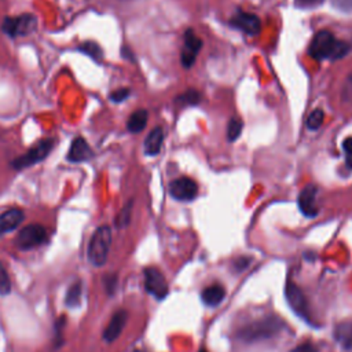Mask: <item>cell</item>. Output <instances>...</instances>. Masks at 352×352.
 Returning a JSON list of instances; mask_svg holds the SVG:
<instances>
[{
	"label": "cell",
	"mask_w": 352,
	"mask_h": 352,
	"mask_svg": "<svg viewBox=\"0 0 352 352\" xmlns=\"http://www.w3.org/2000/svg\"><path fill=\"white\" fill-rule=\"evenodd\" d=\"M81 293H83V285L81 281H76L73 282L68 292H66V297H65V303L69 308H75L79 307L80 300H81Z\"/></svg>",
	"instance_id": "ffe728a7"
},
{
	"label": "cell",
	"mask_w": 352,
	"mask_h": 352,
	"mask_svg": "<svg viewBox=\"0 0 352 352\" xmlns=\"http://www.w3.org/2000/svg\"><path fill=\"white\" fill-rule=\"evenodd\" d=\"M164 144V131L161 127H156L150 131L148 138L145 139V153L148 156H157L161 152Z\"/></svg>",
	"instance_id": "2e32d148"
},
{
	"label": "cell",
	"mask_w": 352,
	"mask_h": 352,
	"mask_svg": "<svg viewBox=\"0 0 352 352\" xmlns=\"http://www.w3.org/2000/svg\"><path fill=\"white\" fill-rule=\"evenodd\" d=\"M280 329V322L277 319H265L260 322H256L251 326H247L240 337L244 338L245 341H254V340H260L273 336L277 333Z\"/></svg>",
	"instance_id": "52a82bcc"
},
{
	"label": "cell",
	"mask_w": 352,
	"mask_h": 352,
	"mask_svg": "<svg viewBox=\"0 0 352 352\" xmlns=\"http://www.w3.org/2000/svg\"><path fill=\"white\" fill-rule=\"evenodd\" d=\"M131 215H133V201L127 202L123 209L120 211V213L117 215L116 217V226L119 228H124L130 224L131 221Z\"/></svg>",
	"instance_id": "603a6c76"
},
{
	"label": "cell",
	"mask_w": 352,
	"mask_h": 352,
	"mask_svg": "<svg viewBox=\"0 0 352 352\" xmlns=\"http://www.w3.org/2000/svg\"><path fill=\"white\" fill-rule=\"evenodd\" d=\"M128 319V314L124 310H119L117 312L113 314V316L110 318L105 331H103V340L106 342H113L117 338L120 337V334L123 333L126 323Z\"/></svg>",
	"instance_id": "4fadbf2b"
},
{
	"label": "cell",
	"mask_w": 352,
	"mask_h": 352,
	"mask_svg": "<svg viewBox=\"0 0 352 352\" xmlns=\"http://www.w3.org/2000/svg\"><path fill=\"white\" fill-rule=\"evenodd\" d=\"M38 28V18L33 14H23L18 17H8L2 24V31L12 39L28 36Z\"/></svg>",
	"instance_id": "3957f363"
},
{
	"label": "cell",
	"mask_w": 352,
	"mask_h": 352,
	"mask_svg": "<svg viewBox=\"0 0 352 352\" xmlns=\"http://www.w3.org/2000/svg\"><path fill=\"white\" fill-rule=\"evenodd\" d=\"M348 44L337 40L331 32L329 31H319L311 40L308 46V54L316 59H340L348 54Z\"/></svg>",
	"instance_id": "6da1fadb"
},
{
	"label": "cell",
	"mask_w": 352,
	"mask_h": 352,
	"mask_svg": "<svg viewBox=\"0 0 352 352\" xmlns=\"http://www.w3.org/2000/svg\"><path fill=\"white\" fill-rule=\"evenodd\" d=\"M53 148H54V139H43L38 142L35 146H32L25 154L17 157L12 165L14 170H25L35 164H39L49 157Z\"/></svg>",
	"instance_id": "277c9868"
},
{
	"label": "cell",
	"mask_w": 352,
	"mask_h": 352,
	"mask_svg": "<svg viewBox=\"0 0 352 352\" xmlns=\"http://www.w3.org/2000/svg\"><path fill=\"white\" fill-rule=\"evenodd\" d=\"M333 3L344 12L352 10V0H333Z\"/></svg>",
	"instance_id": "f546056e"
},
{
	"label": "cell",
	"mask_w": 352,
	"mask_h": 352,
	"mask_svg": "<svg viewBox=\"0 0 352 352\" xmlns=\"http://www.w3.org/2000/svg\"><path fill=\"white\" fill-rule=\"evenodd\" d=\"M334 338L342 348H352V321H345L334 327Z\"/></svg>",
	"instance_id": "e0dca14e"
},
{
	"label": "cell",
	"mask_w": 352,
	"mask_h": 352,
	"mask_svg": "<svg viewBox=\"0 0 352 352\" xmlns=\"http://www.w3.org/2000/svg\"><path fill=\"white\" fill-rule=\"evenodd\" d=\"M316 195H318V187L315 185H307L297 200L299 208L301 213L307 217H315L319 212L318 202H316Z\"/></svg>",
	"instance_id": "7c38bea8"
},
{
	"label": "cell",
	"mask_w": 352,
	"mask_h": 352,
	"mask_svg": "<svg viewBox=\"0 0 352 352\" xmlns=\"http://www.w3.org/2000/svg\"><path fill=\"white\" fill-rule=\"evenodd\" d=\"M25 215L21 209L13 208L0 215V234H6L16 230L24 220Z\"/></svg>",
	"instance_id": "9a60e30c"
},
{
	"label": "cell",
	"mask_w": 352,
	"mask_h": 352,
	"mask_svg": "<svg viewBox=\"0 0 352 352\" xmlns=\"http://www.w3.org/2000/svg\"><path fill=\"white\" fill-rule=\"evenodd\" d=\"M49 240L47 228L42 224H28L24 227L17 236V245L20 249L29 251L43 245Z\"/></svg>",
	"instance_id": "5b68a950"
},
{
	"label": "cell",
	"mask_w": 352,
	"mask_h": 352,
	"mask_svg": "<svg viewBox=\"0 0 352 352\" xmlns=\"http://www.w3.org/2000/svg\"><path fill=\"white\" fill-rule=\"evenodd\" d=\"M170 194L178 201H193L198 194V185L190 178H178L170 185Z\"/></svg>",
	"instance_id": "ba28073f"
},
{
	"label": "cell",
	"mask_w": 352,
	"mask_h": 352,
	"mask_svg": "<svg viewBox=\"0 0 352 352\" xmlns=\"http://www.w3.org/2000/svg\"><path fill=\"white\" fill-rule=\"evenodd\" d=\"M285 295H286V300H288L290 308L304 321H310V311H308L307 300H306L303 292L293 282L286 284Z\"/></svg>",
	"instance_id": "30bf717a"
},
{
	"label": "cell",
	"mask_w": 352,
	"mask_h": 352,
	"mask_svg": "<svg viewBox=\"0 0 352 352\" xmlns=\"http://www.w3.org/2000/svg\"><path fill=\"white\" fill-rule=\"evenodd\" d=\"M92 157H94V152L90 148V145L81 137H76L70 145V149L66 157L68 161L85 163V161H90Z\"/></svg>",
	"instance_id": "5bb4252c"
},
{
	"label": "cell",
	"mask_w": 352,
	"mask_h": 352,
	"mask_svg": "<svg viewBox=\"0 0 352 352\" xmlns=\"http://www.w3.org/2000/svg\"><path fill=\"white\" fill-rule=\"evenodd\" d=\"M342 149H344V154H345V164H347L348 170L352 171V138H347L342 142Z\"/></svg>",
	"instance_id": "83f0119b"
},
{
	"label": "cell",
	"mask_w": 352,
	"mask_h": 352,
	"mask_svg": "<svg viewBox=\"0 0 352 352\" xmlns=\"http://www.w3.org/2000/svg\"><path fill=\"white\" fill-rule=\"evenodd\" d=\"M224 296H226V290L220 285H211L206 289H204V292L201 293L202 301L209 307L219 306L224 300Z\"/></svg>",
	"instance_id": "d6986e66"
},
{
	"label": "cell",
	"mask_w": 352,
	"mask_h": 352,
	"mask_svg": "<svg viewBox=\"0 0 352 352\" xmlns=\"http://www.w3.org/2000/svg\"><path fill=\"white\" fill-rule=\"evenodd\" d=\"M325 0H295V5L300 9H314L321 6Z\"/></svg>",
	"instance_id": "f1b7e54d"
},
{
	"label": "cell",
	"mask_w": 352,
	"mask_h": 352,
	"mask_svg": "<svg viewBox=\"0 0 352 352\" xmlns=\"http://www.w3.org/2000/svg\"><path fill=\"white\" fill-rule=\"evenodd\" d=\"M179 102H182L183 105H197L200 100H201V95L198 91L195 90H189L186 91L185 94H182L179 98H178Z\"/></svg>",
	"instance_id": "484cf974"
},
{
	"label": "cell",
	"mask_w": 352,
	"mask_h": 352,
	"mask_svg": "<svg viewBox=\"0 0 352 352\" xmlns=\"http://www.w3.org/2000/svg\"><path fill=\"white\" fill-rule=\"evenodd\" d=\"M79 51L84 53L85 55H88L94 61H100L103 58L102 49L95 42H84V43H81L79 46Z\"/></svg>",
	"instance_id": "44dd1931"
},
{
	"label": "cell",
	"mask_w": 352,
	"mask_h": 352,
	"mask_svg": "<svg viewBox=\"0 0 352 352\" xmlns=\"http://www.w3.org/2000/svg\"><path fill=\"white\" fill-rule=\"evenodd\" d=\"M323 119H325V114L321 109H315L310 116H308V120H307V127L310 130H318L322 123H323Z\"/></svg>",
	"instance_id": "d4e9b609"
},
{
	"label": "cell",
	"mask_w": 352,
	"mask_h": 352,
	"mask_svg": "<svg viewBox=\"0 0 352 352\" xmlns=\"http://www.w3.org/2000/svg\"><path fill=\"white\" fill-rule=\"evenodd\" d=\"M230 24H231V27L237 28L239 31H241L247 35H251V36L259 35V32L262 29L260 18L252 13H245V12H239L236 16L232 17Z\"/></svg>",
	"instance_id": "8fae6325"
},
{
	"label": "cell",
	"mask_w": 352,
	"mask_h": 352,
	"mask_svg": "<svg viewBox=\"0 0 352 352\" xmlns=\"http://www.w3.org/2000/svg\"><path fill=\"white\" fill-rule=\"evenodd\" d=\"M201 47H202V42L194 33V31L193 29L186 31V33H185V44H183V50L180 53V62H182V65L186 69H189V68H191L194 65L195 58H197Z\"/></svg>",
	"instance_id": "9c48e42d"
},
{
	"label": "cell",
	"mask_w": 352,
	"mask_h": 352,
	"mask_svg": "<svg viewBox=\"0 0 352 352\" xmlns=\"http://www.w3.org/2000/svg\"><path fill=\"white\" fill-rule=\"evenodd\" d=\"M12 292V281L9 278L8 270L0 262V296H8Z\"/></svg>",
	"instance_id": "cb8c5ba5"
},
{
	"label": "cell",
	"mask_w": 352,
	"mask_h": 352,
	"mask_svg": "<svg viewBox=\"0 0 352 352\" xmlns=\"http://www.w3.org/2000/svg\"><path fill=\"white\" fill-rule=\"evenodd\" d=\"M198 352H206V351H205V349H200Z\"/></svg>",
	"instance_id": "d6a6232c"
},
{
	"label": "cell",
	"mask_w": 352,
	"mask_h": 352,
	"mask_svg": "<svg viewBox=\"0 0 352 352\" xmlns=\"http://www.w3.org/2000/svg\"><path fill=\"white\" fill-rule=\"evenodd\" d=\"M145 288L149 295H152L157 300H164L170 292L167 280L161 274L160 270L154 267L145 269Z\"/></svg>",
	"instance_id": "8992f818"
},
{
	"label": "cell",
	"mask_w": 352,
	"mask_h": 352,
	"mask_svg": "<svg viewBox=\"0 0 352 352\" xmlns=\"http://www.w3.org/2000/svg\"><path fill=\"white\" fill-rule=\"evenodd\" d=\"M148 120H149V113L145 109H139L135 110L127 122V128L130 133L133 134H139L141 131L145 130V127L148 126Z\"/></svg>",
	"instance_id": "ac0fdd59"
},
{
	"label": "cell",
	"mask_w": 352,
	"mask_h": 352,
	"mask_svg": "<svg viewBox=\"0 0 352 352\" xmlns=\"http://www.w3.org/2000/svg\"><path fill=\"white\" fill-rule=\"evenodd\" d=\"M110 280L111 281H109L107 284H106V289L110 292V293H113V290H114V288H116V277H110Z\"/></svg>",
	"instance_id": "1f68e13d"
},
{
	"label": "cell",
	"mask_w": 352,
	"mask_h": 352,
	"mask_svg": "<svg viewBox=\"0 0 352 352\" xmlns=\"http://www.w3.org/2000/svg\"><path fill=\"white\" fill-rule=\"evenodd\" d=\"M290 352H316V348L312 344L306 342V344H300L299 347L292 349Z\"/></svg>",
	"instance_id": "4dcf8cb0"
},
{
	"label": "cell",
	"mask_w": 352,
	"mask_h": 352,
	"mask_svg": "<svg viewBox=\"0 0 352 352\" xmlns=\"http://www.w3.org/2000/svg\"><path fill=\"white\" fill-rule=\"evenodd\" d=\"M111 245V230L109 226L98 227L88 243L87 258L94 267H102L107 262Z\"/></svg>",
	"instance_id": "7a4b0ae2"
},
{
	"label": "cell",
	"mask_w": 352,
	"mask_h": 352,
	"mask_svg": "<svg viewBox=\"0 0 352 352\" xmlns=\"http://www.w3.org/2000/svg\"><path fill=\"white\" fill-rule=\"evenodd\" d=\"M243 127H244L243 120L239 119V117H232L227 126V138L230 142H234L240 138L243 133Z\"/></svg>",
	"instance_id": "7402d4cb"
},
{
	"label": "cell",
	"mask_w": 352,
	"mask_h": 352,
	"mask_svg": "<svg viewBox=\"0 0 352 352\" xmlns=\"http://www.w3.org/2000/svg\"><path fill=\"white\" fill-rule=\"evenodd\" d=\"M130 94H131L130 88H119L110 94V100L114 103H122L130 96Z\"/></svg>",
	"instance_id": "4316f807"
}]
</instances>
